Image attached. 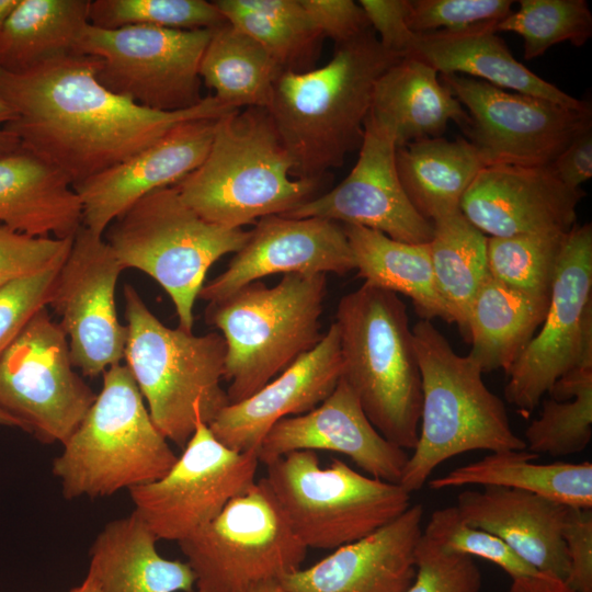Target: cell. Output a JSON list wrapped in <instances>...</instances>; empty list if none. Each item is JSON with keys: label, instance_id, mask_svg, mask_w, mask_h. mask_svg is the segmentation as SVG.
<instances>
[{"label": "cell", "instance_id": "1", "mask_svg": "<svg viewBox=\"0 0 592 592\" xmlns=\"http://www.w3.org/2000/svg\"><path fill=\"white\" fill-rule=\"evenodd\" d=\"M99 59L70 54L23 72L0 69V96L14 111L5 125L23 150L76 185L129 158L181 123L219 118L237 107L215 95L185 110L155 111L99 81Z\"/></svg>", "mask_w": 592, "mask_h": 592}, {"label": "cell", "instance_id": "2", "mask_svg": "<svg viewBox=\"0 0 592 592\" xmlns=\"http://www.w3.org/2000/svg\"><path fill=\"white\" fill-rule=\"evenodd\" d=\"M401 58L372 30L335 45L322 67L280 73L266 109L293 159L294 178L325 179L360 148L375 83Z\"/></svg>", "mask_w": 592, "mask_h": 592}, {"label": "cell", "instance_id": "3", "mask_svg": "<svg viewBox=\"0 0 592 592\" xmlns=\"http://www.w3.org/2000/svg\"><path fill=\"white\" fill-rule=\"evenodd\" d=\"M293 168L269 110L249 106L218 118L205 159L173 186L206 221L241 228L318 196L325 179L294 178Z\"/></svg>", "mask_w": 592, "mask_h": 592}, {"label": "cell", "instance_id": "4", "mask_svg": "<svg viewBox=\"0 0 592 592\" xmlns=\"http://www.w3.org/2000/svg\"><path fill=\"white\" fill-rule=\"evenodd\" d=\"M342 378L374 428L413 449L422 386L407 307L396 293L364 283L338 303Z\"/></svg>", "mask_w": 592, "mask_h": 592}, {"label": "cell", "instance_id": "5", "mask_svg": "<svg viewBox=\"0 0 592 592\" xmlns=\"http://www.w3.org/2000/svg\"><path fill=\"white\" fill-rule=\"evenodd\" d=\"M412 335L422 407L418 442L399 485L410 494L419 491L437 466L466 452L525 449L480 367L468 355H458L431 320L418 321Z\"/></svg>", "mask_w": 592, "mask_h": 592}, {"label": "cell", "instance_id": "6", "mask_svg": "<svg viewBox=\"0 0 592 592\" xmlns=\"http://www.w3.org/2000/svg\"><path fill=\"white\" fill-rule=\"evenodd\" d=\"M327 274H284L274 286L249 283L208 303L205 321L226 342L229 403L255 394L322 339Z\"/></svg>", "mask_w": 592, "mask_h": 592}, {"label": "cell", "instance_id": "7", "mask_svg": "<svg viewBox=\"0 0 592 592\" xmlns=\"http://www.w3.org/2000/svg\"><path fill=\"white\" fill-rule=\"evenodd\" d=\"M124 358L152 422L184 448L197 422L207 425L229 403L224 379L226 342L217 332L195 335L163 325L137 289L124 286Z\"/></svg>", "mask_w": 592, "mask_h": 592}, {"label": "cell", "instance_id": "8", "mask_svg": "<svg viewBox=\"0 0 592 592\" xmlns=\"http://www.w3.org/2000/svg\"><path fill=\"white\" fill-rule=\"evenodd\" d=\"M102 376V389L53 462L68 500L150 483L178 459L152 422L128 367L114 364Z\"/></svg>", "mask_w": 592, "mask_h": 592}, {"label": "cell", "instance_id": "9", "mask_svg": "<svg viewBox=\"0 0 592 592\" xmlns=\"http://www.w3.org/2000/svg\"><path fill=\"white\" fill-rule=\"evenodd\" d=\"M104 232L123 270L136 269L153 278L172 300L179 328L190 332L208 269L223 255L239 251L250 237L242 228L203 219L173 185L137 200Z\"/></svg>", "mask_w": 592, "mask_h": 592}, {"label": "cell", "instance_id": "10", "mask_svg": "<svg viewBox=\"0 0 592 592\" xmlns=\"http://www.w3.org/2000/svg\"><path fill=\"white\" fill-rule=\"evenodd\" d=\"M264 477L292 530L307 548L337 549L401 515L410 493L399 483L361 474L339 458L320 466L314 451L266 465Z\"/></svg>", "mask_w": 592, "mask_h": 592}, {"label": "cell", "instance_id": "11", "mask_svg": "<svg viewBox=\"0 0 592 592\" xmlns=\"http://www.w3.org/2000/svg\"><path fill=\"white\" fill-rule=\"evenodd\" d=\"M179 547L194 592H241L300 569L307 547L292 530L265 478L232 498Z\"/></svg>", "mask_w": 592, "mask_h": 592}, {"label": "cell", "instance_id": "12", "mask_svg": "<svg viewBox=\"0 0 592 592\" xmlns=\"http://www.w3.org/2000/svg\"><path fill=\"white\" fill-rule=\"evenodd\" d=\"M212 31L88 24L76 54L99 59L96 77L111 92L150 110L175 112L204 98L200 64Z\"/></svg>", "mask_w": 592, "mask_h": 592}, {"label": "cell", "instance_id": "13", "mask_svg": "<svg viewBox=\"0 0 592 592\" xmlns=\"http://www.w3.org/2000/svg\"><path fill=\"white\" fill-rule=\"evenodd\" d=\"M73 367L64 330L39 309L0 355V408L38 441L64 444L96 397Z\"/></svg>", "mask_w": 592, "mask_h": 592}, {"label": "cell", "instance_id": "14", "mask_svg": "<svg viewBox=\"0 0 592 592\" xmlns=\"http://www.w3.org/2000/svg\"><path fill=\"white\" fill-rule=\"evenodd\" d=\"M580 365H592L591 224L576 225L565 238L545 318L506 372L505 399L527 415Z\"/></svg>", "mask_w": 592, "mask_h": 592}, {"label": "cell", "instance_id": "15", "mask_svg": "<svg viewBox=\"0 0 592 592\" xmlns=\"http://www.w3.org/2000/svg\"><path fill=\"white\" fill-rule=\"evenodd\" d=\"M440 79L466 110L469 122L464 130L486 166H549L572 140L592 129L589 103L572 109L470 77L440 75Z\"/></svg>", "mask_w": 592, "mask_h": 592}, {"label": "cell", "instance_id": "16", "mask_svg": "<svg viewBox=\"0 0 592 592\" xmlns=\"http://www.w3.org/2000/svg\"><path fill=\"white\" fill-rule=\"evenodd\" d=\"M259 463L255 452H237L225 446L200 421L163 477L129 490L133 512L157 539L179 543L252 486Z\"/></svg>", "mask_w": 592, "mask_h": 592}, {"label": "cell", "instance_id": "17", "mask_svg": "<svg viewBox=\"0 0 592 592\" xmlns=\"http://www.w3.org/2000/svg\"><path fill=\"white\" fill-rule=\"evenodd\" d=\"M122 271L105 239L82 225L58 271L49 306L60 317L72 364L84 376L96 377L124 358L127 327L115 303Z\"/></svg>", "mask_w": 592, "mask_h": 592}, {"label": "cell", "instance_id": "18", "mask_svg": "<svg viewBox=\"0 0 592 592\" xmlns=\"http://www.w3.org/2000/svg\"><path fill=\"white\" fill-rule=\"evenodd\" d=\"M395 152L392 135L367 116L358 159L346 178L283 216L326 218L377 230L402 242H430L433 224L409 201Z\"/></svg>", "mask_w": 592, "mask_h": 592}, {"label": "cell", "instance_id": "19", "mask_svg": "<svg viewBox=\"0 0 592 592\" xmlns=\"http://www.w3.org/2000/svg\"><path fill=\"white\" fill-rule=\"evenodd\" d=\"M354 269L342 224L271 215L255 223L248 241L223 273L203 285L198 298L212 303L276 273L344 275Z\"/></svg>", "mask_w": 592, "mask_h": 592}, {"label": "cell", "instance_id": "20", "mask_svg": "<svg viewBox=\"0 0 592 592\" xmlns=\"http://www.w3.org/2000/svg\"><path fill=\"white\" fill-rule=\"evenodd\" d=\"M585 193L561 183L546 167H483L463 196L460 213L483 235L569 232Z\"/></svg>", "mask_w": 592, "mask_h": 592}, {"label": "cell", "instance_id": "21", "mask_svg": "<svg viewBox=\"0 0 592 592\" xmlns=\"http://www.w3.org/2000/svg\"><path fill=\"white\" fill-rule=\"evenodd\" d=\"M296 451H329L345 455L368 476L399 483L409 455L386 440L371 423L346 382L319 406L277 421L258 448L265 466Z\"/></svg>", "mask_w": 592, "mask_h": 592}, {"label": "cell", "instance_id": "22", "mask_svg": "<svg viewBox=\"0 0 592 592\" xmlns=\"http://www.w3.org/2000/svg\"><path fill=\"white\" fill-rule=\"evenodd\" d=\"M217 121L181 123L118 164L73 185L81 204L82 225L103 236L110 224L137 200L174 185L196 169L209 150Z\"/></svg>", "mask_w": 592, "mask_h": 592}, {"label": "cell", "instance_id": "23", "mask_svg": "<svg viewBox=\"0 0 592 592\" xmlns=\"http://www.w3.org/2000/svg\"><path fill=\"white\" fill-rule=\"evenodd\" d=\"M341 376L340 337L333 322L311 351L252 396L228 403L208 426L225 446L257 453L277 421L315 409L330 396Z\"/></svg>", "mask_w": 592, "mask_h": 592}, {"label": "cell", "instance_id": "24", "mask_svg": "<svg viewBox=\"0 0 592 592\" xmlns=\"http://www.w3.org/2000/svg\"><path fill=\"white\" fill-rule=\"evenodd\" d=\"M424 508L410 505L374 533L278 579L287 592H406L414 580Z\"/></svg>", "mask_w": 592, "mask_h": 592}, {"label": "cell", "instance_id": "25", "mask_svg": "<svg viewBox=\"0 0 592 592\" xmlns=\"http://www.w3.org/2000/svg\"><path fill=\"white\" fill-rule=\"evenodd\" d=\"M471 526L502 539L539 573L566 582L569 563L561 531L567 505L512 488L464 490L455 504Z\"/></svg>", "mask_w": 592, "mask_h": 592}, {"label": "cell", "instance_id": "26", "mask_svg": "<svg viewBox=\"0 0 592 592\" xmlns=\"http://www.w3.org/2000/svg\"><path fill=\"white\" fill-rule=\"evenodd\" d=\"M498 22L480 23L458 31L417 34L414 57L440 75H459L485 81L497 88L537 96L568 107L588 103L563 92L517 61L498 35Z\"/></svg>", "mask_w": 592, "mask_h": 592}, {"label": "cell", "instance_id": "27", "mask_svg": "<svg viewBox=\"0 0 592 592\" xmlns=\"http://www.w3.org/2000/svg\"><path fill=\"white\" fill-rule=\"evenodd\" d=\"M368 117L387 129L396 147L441 137L449 122L465 128L469 116L428 64L403 57L376 81Z\"/></svg>", "mask_w": 592, "mask_h": 592}, {"label": "cell", "instance_id": "28", "mask_svg": "<svg viewBox=\"0 0 592 592\" xmlns=\"http://www.w3.org/2000/svg\"><path fill=\"white\" fill-rule=\"evenodd\" d=\"M0 225L34 237L71 238L82 226L69 180L20 148L0 157Z\"/></svg>", "mask_w": 592, "mask_h": 592}, {"label": "cell", "instance_id": "29", "mask_svg": "<svg viewBox=\"0 0 592 592\" xmlns=\"http://www.w3.org/2000/svg\"><path fill=\"white\" fill-rule=\"evenodd\" d=\"M157 540L134 512L111 521L91 545L88 574L103 592H194L190 565L163 558Z\"/></svg>", "mask_w": 592, "mask_h": 592}, {"label": "cell", "instance_id": "30", "mask_svg": "<svg viewBox=\"0 0 592 592\" xmlns=\"http://www.w3.org/2000/svg\"><path fill=\"white\" fill-rule=\"evenodd\" d=\"M401 185L417 212L429 221L459 210L478 172L486 167L465 138H424L396 147Z\"/></svg>", "mask_w": 592, "mask_h": 592}, {"label": "cell", "instance_id": "31", "mask_svg": "<svg viewBox=\"0 0 592 592\" xmlns=\"http://www.w3.org/2000/svg\"><path fill=\"white\" fill-rule=\"evenodd\" d=\"M549 298L513 288L489 274L469 309L468 357L482 373L500 368L506 373L543 323Z\"/></svg>", "mask_w": 592, "mask_h": 592}, {"label": "cell", "instance_id": "32", "mask_svg": "<svg viewBox=\"0 0 592 592\" xmlns=\"http://www.w3.org/2000/svg\"><path fill=\"white\" fill-rule=\"evenodd\" d=\"M535 453L525 449L492 452L483 458L431 479L432 490L469 485L527 491L567 506L592 509V464H536Z\"/></svg>", "mask_w": 592, "mask_h": 592}, {"label": "cell", "instance_id": "33", "mask_svg": "<svg viewBox=\"0 0 592 592\" xmlns=\"http://www.w3.org/2000/svg\"><path fill=\"white\" fill-rule=\"evenodd\" d=\"M357 275L364 283L409 297L421 319L449 322L435 287L428 243H408L344 224Z\"/></svg>", "mask_w": 592, "mask_h": 592}, {"label": "cell", "instance_id": "34", "mask_svg": "<svg viewBox=\"0 0 592 592\" xmlns=\"http://www.w3.org/2000/svg\"><path fill=\"white\" fill-rule=\"evenodd\" d=\"M91 0H19L0 29V69L23 72L75 54Z\"/></svg>", "mask_w": 592, "mask_h": 592}, {"label": "cell", "instance_id": "35", "mask_svg": "<svg viewBox=\"0 0 592 592\" xmlns=\"http://www.w3.org/2000/svg\"><path fill=\"white\" fill-rule=\"evenodd\" d=\"M432 224L429 251L435 287L449 323H456L467 341L469 309L489 275L487 237L460 210Z\"/></svg>", "mask_w": 592, "mask_h": 592}, {"label": "cell", "instance_id": "36", "mask_svg": "<svg viewBox=\"0 0 592 592\" xmlns=\"http://www.w3.org/2000/svg\"><path fill=\"white\" fill-rule=\"evenodd\" d=\"M281 72L261 45L228 22L213 29L200 64L213 95L237 109L267 107Z\"/></svg>", "mask_w": 592, "mask_h": 592}, {"label": "cell", "instance_id": "37", "mask_svg": "<svg viewBox=\"0 0 592 592\" xmlns=\"http://www.w3.org/2000/svg\"><path fill=\"white\" fill-rule=\"evenodd\" d=\"M226 22L243 32L282 71H304L316 59L322 35L301 0H216Z\"/></svg>", "mask_w": 592, "mask_h": 592}, {"label": "cell", "instance_id": "38", "mask_svg": "<svg viewBox=\"0 0 592 592\" xmlns=\"http://www.w3.org/2000/svg\"><path fill=\"white\" fill-rule=\"evenodd\" d=\"M547 394L525 430L527 451L553 457L582 452L592 439V365L570 369Z\"/></svg>", "mask_w": 592, "mask_h": 592}, {"label": "cell", "instance_id": "39", "mask_svg": "<svg viewBox=\"0 0 592 592\" xmlns=\"http://www.w3.org/2000/svg\"><path fill=\"white\" fill-rule=\"evenodd\" d=\"M519 5L496 30L520 35L526 60L565 42L580 47L592 36V13L585 0H521Z\"/></svg>", "mask_w": 592, "mask_h": 592}, {"label": "cell", "instance_id": "40", "mask_svg": "<svg viewBox=\"0 0 592 592\" xmlns=\"http://www.w3.org/2000/svg\"><path fill=\"white\" fill-rule=\"evenodd\" d=\"M567 234L544 232L487 238L490 276L533 295L550 296Z\"/></svg>", "mask_w": 592, "mask_h": 592}, {"label": "cell", "instance_id": "41", "mask_svg": "<svg viewBox=\"0 0 592 592\" xmlns=\"http://www.w3.org/2000/svg\"><path fill=\"white\" fill-rule=\"evenodd\" d=\"M226 22L205 0H93L89 24L100 29L147 25L177 30L215 29Z\"/></svg>", "mask_w": 592, "mask_h": 592}, {"label": "cell", "instance_id": "42", "mask_svg": "<svg viewBox=\"0 0 592 592\" xmlns=\"http://www.w3.org/2000/svg\"><path fill=\"white\" fill-rule=\"evenodd\" d=\"M422 535L445 553L488 560L500 567L511 579L539 573L502 539L469 525L456 505L435 510L422 530Z\"/></svg>", "mask_w": 592, "mask_h": 592}, {"label": "cell", "instance_id": "43", "mask_svg": "<svg viewBox=\"0 0 592 592\" xmlns=\"http://www.w3.org/2000/svg\"><path fill=\"white\" fill-rule=\"evenodd\" d=\"M510 0H408L407 23L415 33L458 31L500 22L512 12Z\"/></svg>", "mask_w": 592, "mask_h": 592}, {"label": "cell", "instance_id": "44", "mask_svg": "<svg viewBox=\"0 0 592 592\" xmlns=\"http://www.w3.org/2000/svg\"><path fill=\"white\" fill-rule=\"evenodd\" d=\"M73 237H34L0 225V286L60 266Z\"/></svg>", "mask_w": 592, "mask_h": 592}, {"label": "cell", "instance_id": "45", "mask_svg": "<svg viewBox=\"0 0 592 592\" xmlns=\"http://www.w3.org/2000/svg\"><path fill=\"white\" fill-rule=\"evenodd\" d=\"M415 577L406 592H479L482 576L474 559L443 551L421 535L415 548Z\"/></svg>", "mask_w": 592, "mask_h": 592}, {"label": "cell", "instance_id": "46", "mask_svg": "<svg viewBox=\"0 0 592 592\" xmlns=\"http://www.w3.org/2000/svg\"><path fill=\"white\" fill-rule=\"evenodd\" d=\"M60 266L0 286V355L31 318L49 305Z\"/></svg>", "mask_w": 592, "mask_h": 592}, {"label": "cell", "instance_id": "47", "mask_svg": "<svg viewBox=\"0 0 592 592\" xmlns=\"http://www.w3.org/2000/svg\"><path fill=\"white\" fill-rule=\"evenodd\" d=\"M561 535L569 563L566 583L576 592H592V509L568 506Z\"/></svg>", "mask_w": 592, "mask_h": 592}, {"label": "cell", "instance_id": "48", "mask_svg": "<svg viewBox=\"0 0 592 592\" xmlns=\"http://www.w3.org/2000/svg\"><path fill=\"white\" fill-rule=\"evenodd\" d=\"M314 26L335 45L351 42L372 31L365 12L352 0H301Z\"/></svg>", "mask_w": 592, "mask_h": 592}, {"label": "cell", "instance_id": "49", "mask_svg": "<svg viewBox=\"0 0 592 592\" xmlns=\"http://www.w3.org/2000/svg\"><path fill=\"white\" fill-rule=\"evenodd\" d=\"M358 4L385 49L402 58L412 53L417 34L407 23L408 0H361Z\"/></svg>", "mask_w": 592, "mask_h": 592}, {"label": "cell", "instance_id": "50", "mask_svg": "<svg viewBox=\"0 0 592 592\" xmlns=\"http://www.w3.org/2000/svg\"><path fill=\"white\" fill-rule=\"evenodd\" d=\"M548 167L566 186L581 189L592 177V129L572 140Z\"/></svg>", "mask_w": 592, "mask_h": 592}, {"label": "cell", "instance_id": "51", "mask_svg": "<svg viewBox=\"0 0 592 592\" xmlns=\"http://www.w3.org/2000/svg\"><path fill=\"white\" fill-rule=\"evenodd\" d=\"M509 592H576L565 581L544 573L512 579Z\"/></svg>", "mask_w": 592, "mask_h": 592}, {"label": "cell", "instance_id": "52", "mask_svg": "<svg viewBox=\"0 0 592 592\" xmlns=\"http://www.w3.org/2000/svg\"><path fill=\"white\" fill-rule=\"evenodd\" d=\"M14 118V111L0 96V157L15 152L21 148L19 139L4 128Z\"/></svg>", "mask_w": 592, "mask_h": 592}, {"label": "cell", "instance_id": "53", "mask_svg": "<svg viewBox=\"0 0 592 592\" xmlns=\"http://www.w3.org/2000/svg\"><path fill=\"white\" fill-rule=\"evenodd\" d=\"M241 592H287L278 580H265L254 583Z\"/></svg>", "mask_w": 592, "mask_h": 592}, {"label": "cell", "instance_id": "54", "mask_svg": "<svg viewBox=\"0 0 592 592\" xmlns=\"http://www.w3.org/2000/svg\"><path fill=\"white\" fill-rule=\"evenodd\" d=\"M69 592H103L96 581L89 574L77 587H73Z\"/></svg>", "mask_w": 592, "mask_h": 592}, {"label": "cell", "instance_id": "55", "mask_svg": "<svg viewBox=\"0 0 592 592\" xmlns=\"http://www.w3.org/2000/svg\"><path fill=\"white\" fill-rule=\"evenodd\" d=\"M19 0H0V29L18 4Z\"/></svg>", "mask_w": 592, "mask_h": 592}, {"label": "cell", "instance_id": "56", "mask_svg": "<svg viewBox=\"0 0 592 592\" xmlns=\"http://www.w3.org/2000/svg\"><path fill=\"white\" fill-rule=\"evenodd\" d=\"M0 425L9 426V428H19L22 430L21 424L10 414L3 411L1 408H0Z\"/></svg>", "mask_w": 592, "mask_h": 592}]
</instances>
